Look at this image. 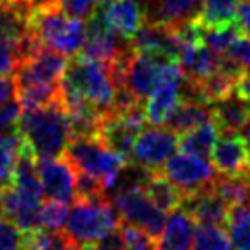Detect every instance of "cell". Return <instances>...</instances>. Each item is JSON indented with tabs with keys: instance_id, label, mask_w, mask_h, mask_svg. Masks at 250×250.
<instances>
[{
	"instance_id": "cell-1",
	"label": "cell",
	"mask_w": 250,
	"mask_h": 250,
	"mask_svg": "<svg viewBox=\"0 0 250 250\" xmlns=\"http://www.w3.org/2000/svg\"><path fill=\"white\" fill-rule=\"evenodd\" d=\"M19 133L35 158L64 155L74 138L70 118L61 100L44 107L22 110Z\"/></svg>"
},
{
	"instance_id": "cell-2",
	"label": "cell",
	"mask_w": 250,
	"mask_h": 250,
	"mask_svg": "<svg viewBox=\"0 0 250 250\" xmlns=\"http://www.w3.org/2000/svg\"><path fill=\"white\" fill-rule=\"evenodd\" d=\"M30 31L41 44L74 57L85 44L86 22L68 15L59 0H46L30 9Z\"/></svg>"
},
{
	"instance_id": "cell-3",
	"label": "cell",
	"mask_w": 250,
	"mask_h": 250,
	"mask_svg": "<svg viewBox=\"0 0 250 250\" xmlns=\"http://www.w3.org/2000/svg\"><path fill=\"white\" fill-rule=\"evenodd\" d=\"M61 86L79 94L88 103H92L100 112L107 114L114 109L120 83L110 62L96 61L78 54L66 64Z\"/></svg>"
},
{
	"instance_id": "cell-4",
	"label": "cell",
	"mask_w": 250,
	"mask_h": 250,
	"mask_svg": "<svg viewBox=\"0 0 250 250\" xmlns=\"http://www.w3.org/2000/svg\"><path fill=\"white\" fill-rule=\"evenodd\" d=\"M120 221L122 219L107 195L90 199L78 197V201L68 211L64 234L78 247L94 245L105 234H109L110 230L120 227Z\"/></svg>"
},
{
	"instance_id": "cell-5",
	"label": "cell",
	"mask_w": 250,
	"mask_h": 250,
	"mask_svg": "<svg viewBox=\"0 0 250 250\" xmlns=\"http://www.w3.org/2000/svg\"><path fill=\"white\" fill-rule=\"evenodd\" d=\"M64 155L74 164L76 171L86 173L102 182L105 191L116 186L125 166L129 164L98 136H74Z\"/></svg>"
},
{
	"instance_id": "cell-6",
	"label": "cell",
	"mask_w": 250,
	"mask_h": 250,
	"mask_svg": "<svg viewBox=\"0 0 250 250\" xmlns=\"http://www.w3.org/2000/svg\"><path fill=\"white\" fill-rule=\"evenodd\" d=\"M44 189L41 182H11L0 188V213L13 221L24 234L41 230V206Z\"/></svg>"
},
{
	"instance_id": "cell-7",
	"label": "cell",
	"mask_w": 250,
	"mask_h": 250,
	"mask_svg": "<svg viewBox=\"0 0 250 250\" xmlns=\"http://www.w3.org/2000/svg\"><path fill=\"white\" fill-rule=\"evenodd\" d=\"M142 179L134 184L120 188L110 203L116 208L118 215L124 223L144 228L149 235H153L156 239L164 228L167 215L151 201V197L142 186Z\"/></svg>"
},
{
	"instance_id": "cell-8",
	"label": "cell",
	"mask_w": 250,
	"mask_h": 250,
	"mask_svg": "<svg viewBox=\"0 0 250 250\" xmlns=\"http://www.w3.org/2000/svg\"><path fill=\"white\" fill-rule=\"evenodd\" d=\"M184 72L177 59H164L160 64V74L153 92L146 100V116L149 125H164L175 107L182 100L184 90Z\"/></svg>"
},
{
	"instance_id": "cell-9",
	"label": "cell",
	"mask_w": 250,
	"mask_h": 250,
	"mask_svg": "<svg viewBox=\"0 0 250 250\" xmlns=\"http://www.w3.org/2000/svg\"><path fill=\"white\" fill-rule=\"evenodd\" d=\"M160 175L167 179L175 188H179L182 195H191L211 188L217 179V171L208 158L191 153H175L160 167Z\"/></svg>"
},
{
	"instance_id": "cell-10",
	"label": "cell",
	"mask_w": 250,
	"mask_h": 250,
	"mask_svg": "<svg viewBox=\"0 0 250 250\" xmlns=\"http://www.w3.org/2000/svg\"><path fill=\"white\" fill-rule=\"evenodd\" d=\"M179 149V134L166 125H151L144 129L133 146L131 162L142 171L155 173Z\"/></svg>"
},
{
	"instance_id": "cell-11",
	"label": "cell",
	"mask_w": 250,
	"mask_h": 250,
	"mask_svg": "<svg viewBox=\"0 0 250 250\" xmlns=\"http://www.w3.org/2000/svg\"><path fill=\"white\" fill-rule=\"evenodd\" d=\"M129 48H131V42L120 37L116 31L105 22L100 6H98L92 15L86 19L85 44L79 54L96 59V61L112 62L122 54H125Z\"/></svg>"
},
{
	"instance_id": "cell-12",
	"label": "cell",
	"mask_w": 250,
	"mask_h": 250,
	"mask_svg": "<svg viewBox=\"0 0 250 250\" xmlns=\"http://www.w3.org/2000/svg\"><path fill=\"white\" fill-rule=\"evenodd\" d=\"M37 175L41 179L44 195L48 199L70 203L76 199V179L78 171L66 155L46 156L35 160Z\"/></svg>"
},
{
	"instance_id": "cell-13",
	"label": "cell",
	"mask_w": 250,
	"mask_h": 250,
	"mask_svg": "<svg viewBox=\"0 0 250 250\" xmlns=\"http://www.w3.org/2000/svg\"><path fill=\"white\" fill-rule=\"evenodd\" d=\"M211 160L219 175H249L250 173V149L241 134L237 133H219Z\"/></svg>"
},
{
	"instance_id": "cell-14",
	"label": "cell",
	"mask_w": 250,
	"mask_h": 250,
	"mask_svg": "<svg viewBox=\"0 0 250 250\" xmlns=\"http://www.w3.org/2000/svg\"><path fill=\"white\" fill-rule=\"evenodd\" d=\"M180 206L195 219L197 225H219V227L227 225L230 206L213 189V186L191 195H182Z\"/></svg>"
},
{
	"instance_id": "cell-15",
	"label": "cell",
	"mask_w": 250,
	"mask_h": 250,
	"mask_svg": "<svg viewBox=\"0 0 250 250\" xmlns=\"http://www.w3.org/2000/svg\"><path fill=\"white\" fill-rule=\"evenodd\" d=\"M197 223L182 206L169 211L162 232L155 239L156 250H193Z\"/></svg>"
},
{
	"instance_id": "cell-16",
	"label": "cell",
	"mask_w": 250,
	"mask_h": 250,
	"mask_svg": "<svg viewBox=\"0 0 250 250\" xmlns=\"http://www.w3.org/2000/svg\"><path fill=\"white\" fill-rule=\"evenodd\" d=\"M100 11L105 22L129 42L146 22V13L142 11L138 0H110L109 4L100 6Z\"/></svg>"
},
{
	"instance_id": "cell-17",
	"label": "cell",
	"mask_w": 250,
	"mask_h": 250,
	"mask_svg": "<svg viewBox=\"0 0 250 250\" xmlns=\"http://www.w3.org/2000/svg\"><path fill=\"white\" fill-rule=\"evenodd\" d=\"M211 118L217 124L219 133H239L250 120V103L235 92L210 103Z\"/></svg>"
},
{
	"instance_id": "cell-18",
	"label": "cell",
	"mask_w": 250,
	"mask_h": 250,
	"mask_svg": "<svg viewBox=\"0 0 250 250\" xmlns=\"http://www.w3.org/2000/svg\"><path fill=\"white\" fill-rule=\"evenodd\" d=\"M30 4L19 2H2L0 4V37L13 42H22L30 35Z\"/></svg>"
},
{
	"instance_id": "cell-19",
	"label": "cell",
	"mask_w": 250,
	"mask_h": 250,
	"mask_svg": "<svg viewBox=\"0 0 250 250\" xmlns=\"http://www.w3.org/2000/svg\"><path fill=\"white\" fill-rule=\"evenodd\" d=\"M208 120H211L210 103L191 100V98H182L179 105L175 107V110L169 114V118L166 120L164 125L180 136V134H184L186 131L208 122Z\"/></svg>"
},
{
	"instance_id": "cell-20",
	"label": "cell",
	"mask_w": 250,
	"mask_h": 250,
	"mask_svg": "<svg viewBox=\"0 0 250 250\" xmlns=\"http://www.w3.org/2000/svg\"><path fill=\"white\" fill-rule=\"evenodd\" d=\"M219 127L213 122V118L204 122V124L197 125L193 129L186 131L184 134L179 136V149L184 153H191V155H199L204 158H210L215 140H217Z\"/></svg>"
},
{
	"instance_id": "cell-21",
	"label": "cell",
	"mask_w": 250,
	"mask_h": 250,
	"mask_svg": "<svg viewBox=\"0 0 250 250\" xmlns=\"http://www.w3.org/2000/svg\"><path fill=\"white\" fill-rule=\"evenodd\" d=\"M142 186L151 197V201L160 208L162 211L169 213L171 210L179 208L182 203V193L179 188H175L167 179H164L158 171L155 173H144Z\"/></svg>"
},
{
	"instance_id": "cell-22",
	"label": "cell",
	"mask_w": 250,
	"mask_h": 250,
	"mask_svg": "<svg viewBox=\"0 0 250 250\" xmlns=\"http://www.w3.org/2000/svg\"><path fill=\"white\" fill-rule=\"evenodd\" d=\"M24 147V140L17 131H0V188L11 184L17 158Z\"/></svg>"
},
{
	"instance_id": "cell-23",
	"label": "cell",
	"mask_w": 250,
	"mask_h": 250,
	"mask_svg": "<svg viewBox=\"0 0 250 250\" xmlns=\"http://www.w3.org/2000/svg\"><path fill=\"white\" fill-rule=\"evenodd\" d=\"M225 228L234 250H250V204L230 206Z\"/></svg>"
},
{
	"instance_id": "cell-24",
	"label": "cell",
	"mask_w": 250,
	"mask_h": 250,
	"mask_svg": "<svg viewBox=\"0 0 250 250\" xmlns=\"http://www.w3.org/2000/svg\"><path fill=\"white\" fill-rule=\"evenodd\" d=\"M237 0H203L197 21L203 26H228L235 24Z\"/></svg>"
},
{
	"instance_id": "cell-25",
	"label": "cell",
	"mask_w": 250,
	"mask_h": 250,
	"mask_svg": "<svg viewBox=\"0 0 250 250\" xmlns=\"http://www.w3.org/2000/svg\"><path fill=\"white\" fill-rule=\"evenodd\" d=\"M199 33H201V41L206 46L217 52L219 55H225L241 31L237 28V24H228V26H203L201 24Z\"/></svg>"
},
{
	"instance_id": "cell-26",
	"label": "cell",
	"mask_w": 250,
	"mask_h": 250,
	"mask_svg": "<svg viewBox=\"0 0 250 250\" xmlns=\"http://www.w3.org/2000/svg\"><path fill=\"white\" fill-rule=\"evenodd\" d=\"M193 250H234L228 232L219 225H197Z\"/></svg>"
},
{
	"instance_id": "cell-27",
	"label": "cell",
	"mask_w": 250,
	"mask_h": 250,
	"mask_svg": "<svg viewBox=\"0 0 250 250\" xmlns=\"http://www.w3.org/2000/svg\"><path fill=\"white\" fill-rule=\"evenodd\" d=\"M24 250H79V247L62 232L37 230L26 235Z\"/></svg>"
},
{
	"instance_id": "cell-28",
	"label": "cell",
	"mask_w": 250,
	"mask_h": 250,
	"mask_svg": "<svg viewBox=\"0 0 250 250\" xmlns=\"http://www.w3.org/2000/svg\"><path fill=\"white\" fill-rule=\"evenodd\" d=\"M68 203L48 199L46 203L41 206V230L48 232H61L66 219H68Z\"/></svg>"
},
{
	"instance_id": "cell-29",
	"label": "cell",
	"mask_w": 250,
	"mask_h": 250,
	"mask_svg": "<svg viewBox=\"0 0 250 250\" xmlns=\"http://www.w3.org/2000/svg\"><path fill=\"white\" fill-rule=\"evenodd\" d=\"M120 230L124 235L125 250H156L155 237L149 235L144 228L124 223L120 225Z\"/></svg>"
},
{
	"instance_id": "cell-30",
	"label": "cell",
	"mask_w": 250,
	"mask_h": 250,
	"mask_svg": "<svg viewBox=\"0 0 250 250\" xmlns=\"http://www.w3.org/2000/svg\"><path fill=\"white\" fill-rule=\"evenodd\" d=\"M26 235L13 221L0 215V250H24Z\"/></svg>"
},
{
	"instance_id": "cell-31",
	"label": "cell",
	"mask_w": 250,
	"mask_h": 250,
	"mask_svg": "<svg viewBox=\"0 0 250 250\" xmlns=\"http://www.w3.org/2000/svg\"><path fill=\"white\" fill-rule=\"evenodd\" d=\"M21 62H22V54H21L19 42L0 37V74L15 76Z\"/></svg>"
},
{
	"instance_id": "cell-32",
	"label": "cell",
	"mask_w": 250,
	"mask_h": 250,
	"mask_svg": "<svg viewBox=\"0 0 250 250\" xmlns=\"http://www.w3.org/2000/svg\"><path fill=\"white\" fill-rule=\"evenodd\" d=\"M225 59L239 72H250V37H237L227 50Z\"/></svg>"
},
{
	"instance_id": "cell-33",
	"label": "cell",
	"mask_w": 250,
	"mask_h": 250,
	"mask_svg": "<svg viewBox=\"0 0 250 250\" xmlns=\"http://www.w3.org/2000/svg\"><path fill=\"white\" fill-rule=\"evenodd\" d=\"M21 116H22V105L13 96L4 105H0V131H17Z\"/></svg>"
},
{
	"instance_id": "cell-34",
	"label": "cell",
	"mask_w": 250,
	"mask_h": 250,
	"mask_svg": "<svg viewBox=\"0 0 250 250\" xmlns=\"http://www.w3.org/2000/svg\"><path fill=\"white\" fill-rule=\"evenodd\" d=\"M59 2L68 15L83 19V21H86L98 8L96 0H59Z\"/></svg>"
},
{
	"instance_id": "cell-35",
	"label": "cell",
	"mask_w": 250,
	"mask_h": 250,
	"mask_svg": "<svg viewBox=\"0 0 250 250\" xmlns=\"http://www.w3.org/2000/svg\"><path fill=\"white\" fill-rule=\"evenodd\" d=\"M100 250H125V243H124V235H122V230L120 227L110 230L109 234H105L96 243Z\"/></svg>"
},
{
	"instance_id": "cell-36",
	"label": "cell",
	"mask_w": 250,
	"mask_h": 250,
	"mask_svg": "<svg viewBox=\"0 0 250 250\" xmlns=\"http://www.w3.org/2000/svg\"><path fill=\"white\" fill-rule=\"evenodd\" d=\"M235 24L241 33L250 37V0H243L237 8V15H235Z\"/></svg>"
},
{
	"instance_id": "cell-37",
	"label": "cell",
	"mask_w": 250,
	"mask_h": 250,
	"mask_svg": "<svg viewBox=\"0 0 250 250\" xmlns=\"http://www.w3.org/2000/svg\"><path fill=\"white\" fill-rule=\"evenodd\" d=\"M234 92L243 98L245 102L250 103V72H239L235 78Z\"/></svg>"
},
{
	"instance_id": "cell-38",
	"label": "cell",
	"mask_w": 250,
	"mask_h": 250,
	"mask_svg": "<svg viewBox=\"0 0 250 250\" xmlns=\"http://www.w3.org/2000/svg\"><path fill=\"white\" fill-rule=\"evenodd\" d=\"M13 96H15V79L0 74V105H4Z\"/></svg>"
},
{
	"instance_id": "cell-39",
	"label": "cell",
	"mask_w": 250,
	"mask_h": 250,
	"mask_svg": "<svg viewBox=\"0 0 250 250\" xmlns=\"http://www.w3.org/2000/svg\"><path fill=\"white\" fill-rule=\"evenodd\" d=\"M79 250H100V249H98V245L94 243V245H85V247H79Z\"/></svg>"
},
{
	"instance_id": "cell-40",
	"label": "cell",
	"mask_w": 250,
	"mask_h": 250,
	"mask_svg": "<svg viewBox=\"0 0 250 250\" xmlns=\"http://www.w3.org/2000/svg\"><path fill=\"white\" fill-rule=\"evenodd\" d=\"M2 2H19V0H0V4H2ZM24 2H26V0H24Z\"/></svg>"
},
{
	"instance_id": "cell-41",
	"label": "cell",
	"mask_w": 250,
	"mask_h": 250,
	"mask_svg": "<svg viewBox=\"0 0 250 250\" xmlns=\"http://www.w3.org/2000/svg\"><path fill=\"white\" fill-rule=\"evenodd\" d=\"M138 2H144V4H146V2H147V0H138Z\"/></svg>"
}]
</instances>
